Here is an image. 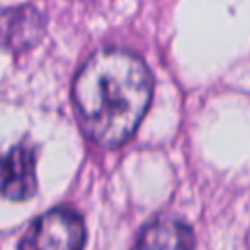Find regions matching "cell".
Returning a JSON list of instances; mask_svg holds the SVG:
<instances>
[{
	"label": "cell",
	"mask_w": 250,
	"mask_h": 250,
	"mask_svg": "<svg viewBox=\"0 0 250 250\" xmlns=\"http://www.w3.org/2000/svg\"><path fill=\"white\" fill-rule=\"evenodd\" d=\"M45 16L33 6H14L0 12V49L21 53L41 41Z\"/></svg>",
	"instance_id": "cell-4"
},
{
	"label": "cell",
	"mask_w": 250,
	"mask_h": 250,
	"mask_svg": "<svg viewBox=\"0 0 250 250\" xmlns=\"http://www.w3.org/2000/svg\"><path fill=\"white\" fill-rule=\"evenodd\" d=\"M35 189V148L27 143H20L0 154V195L21 201L31 197Z\"/></svg>",
	"instance_id": "cell-3"
},
{
	"label": "cell",
	"mask_w": 250,
	"mask_h": 250,
	"mask_svg": "<svg viewBox=\"0 0 250 250\" xmlns=\"http://www.w3.org/2000/svg\"><path fill=\"white\" fill-rule=\"evenodd\" d=\"M86 229L70 207H57L37 217L25 230L20 250H82Z\"/></svg>",
	"instance_id": "cell-2"
},
{
	"label": "cell",
	"mask_w": 250,
	"mask_h": 250,
	"mask_svg": "<svg viewBox=\"0 0 250 250\" xmlns=\"http://www.w3.org/2000/svg\"><path fill=\"white\" fill-rule=\"evenodd\" d=\"M133 250H193V232L178 219L158 217L141 229Z\"/></svg>",
	"instance_id": "cell-5"
},
{
	"label": "cell",
	"mask_w": 250,
	"mask_h": 250,
	"mask_svg": "<svg viewBox=\"0 0 250 250\" xmlns=\"http://www.w3.org/2000/svg\"><path fill=\"white\" fill-rule=\"evenodd\" d=\"M150 96V70L141 57L123 49L96 51L72 84L84 129L102 146H119L137 131Z\"/></svg>",
	"instance_id": "cell-1"
}]
</instances>
